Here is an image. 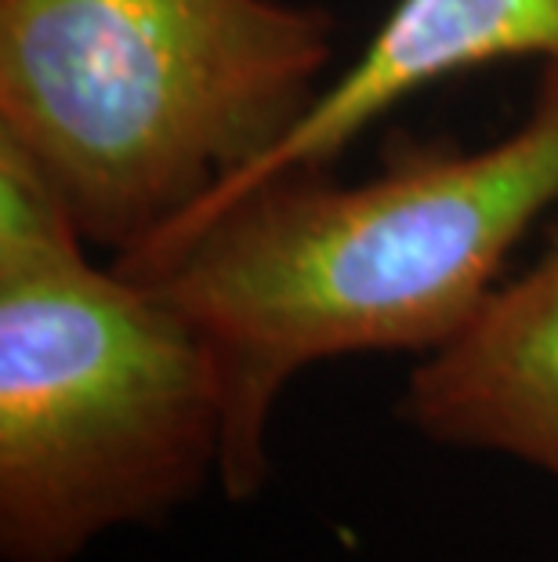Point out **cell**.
<instances>
[{
	"label": "cell",
	"mask_w": 558,
	"mask_h": 562,
	"mask_svg": "<svg viewBox=\"0 0 558 562\" xmlns=\"http://www.w3.org/2000/svg\"><path fill=\"white\" fill-rule=\"evenodd\" d=\"M399 417L439 447L493 453L558 483V211L540 255L418 360Z\"/></svg>",
	"instance_id": "obj_4"
},
{
	"label": "cell",
	"mask_w": 558,
	"mask_h": 562,
	"mask_svg": "<svg viewBox=\"0 0 558 562\" xmlns=\"http://www.w3.org/2000/svg\"><path fill=\"white\" fill-rule=\"evenodd\" d=\"M334 167H287L232 189L113 258L168 294L218 356L232 501L265 483L272 414L301 370L439 352L558 211V58L490 146L399 142L363 182H341Z\"/></svg>",
	"instance_id": "obj_1"
},
{
	"label": "cell",
	"mask_w": 558,
	"mask_h": 562,
	"mask_svg": "<svg viewBox=\"0 0 558 562\" xmlns=\"http://www.w3.org/2000/svg\"><path fill=\"white\" fill-rule=\"evenodd\" d=\"M334 47L291 0H0V146L116 258L280 146Z\"/></svg>",
	"instance_id": "obj_3"
},
{
	"label": "cell",
	"mask_w": 558,
	"mask_h": 562,
	"mask_svg": "<svg viewBox=\"0 0 558 562\" xmlns=\"http://www.w3.org/2000/svg\"><path fill=\"white\" fill-rule=\"evenodd\" d=\"M519 58L540 66L558 58V0H396L360 58L330 77L291 135L215 196L287 167L338 164L366 127L413 94Z\"/></svg>",
	"instance_id": "obj_5"
},
{
	"label": "cell",
	"mask_w": 558,
	"mask_h": 562,
	"mask_svg": "<svg viewBox=\"0 0 558 562\" xmlns=\"http://www.w3.org/2000/svg\"><path fill=\"white\" fill-rule=\"evenodd\" d=\"M0 146V555L73 562L221 483L218 356Z\"/></svg>",
	"instance_id": "obj_2"
}]
</instances>
